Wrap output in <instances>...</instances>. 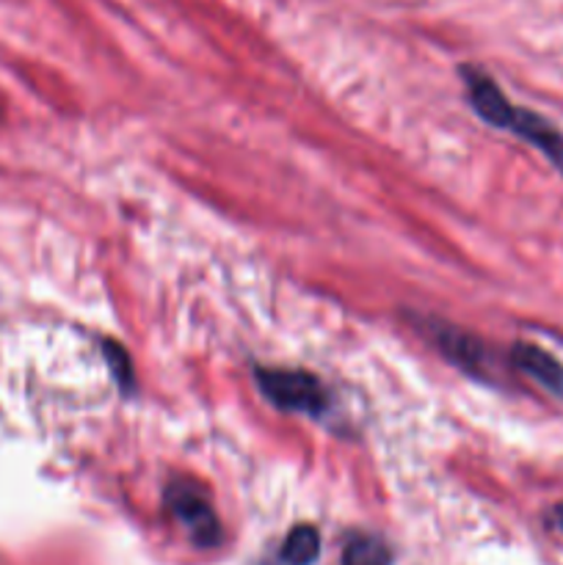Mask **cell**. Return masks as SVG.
Here are the masks:
<instances>
[{"instance_id": "6da1fadb", "label": "cell", "mask_w": 563, "mask_h": 565, "mask_svg": "<svg viewBox=\"0 0 563 565\" xmlns=\"http://www.w3.org/2000/svg\"><path fill=\"white\" fill-rule=\"evenodd\" d=\"M464 86H467V99L472 105L475 114L486 121V125L497 127V130L513 132L517 138L528 141L530 147L539 149L552 166L563 174V132L557 130L552 121L535 110L519 108L511 99L502 94V88L486 75L480 66H461L458 70Z\"/></svg>"}, {"instance_id": "7a4b0ae2", "label": "cell", "mask_w": 563, "mask_h": 565, "mask_svg": "<svg viewBox=\"0 0 563 565\" xmlns=\"http://www.w3.org/2000/svg\"><path fill=\"white\" fill-rule=\"evenodd\" d=\"M254 381H257L265 401L279 412L320 417L329 406L323 384L318 381V375L307 373V370L254 367Z\"/></svg>"}, {"instance_id": "3957f363", "label": "cell", "mask_w": 563, "mask_h": 565, "mask_svg": "<svg viewBox=\"0 0 563 565\" xmlns=\"http://www.w3.org/2000/svg\"><path fill=\"white\" fill-rule=\"evenodd\" d=\"M163 500L171 516L188 530V535H191V541L199 550H213V546L221 544V522L202 486L182 478L171 480L166 486Z\"/></svg>"}, {"instance_id": "277c9868", "label": "cell", "mask_w": 563, "mask_h": 565, "mask_svg": "<svg viewBox=\"0 0 563 565\" xmlns=\"http://www.w3.org/2000/svg\"><path fill=\"white\" fill-rule=\"evenodd\" d=\"M412 323L423 331L425 340L461 373L486 381V345L475 334L464 331L461 326L445 323L439 318H419L412 315Z\"/></svg>"}, {"instance_id": "5b68a950", "label": "cell", "mask_w": 563, "mask_h": 565, "mask_svg": "<svg viewBox=\"0 0 563 565\" xmlns=\"http://www.w3.org/2000/svg\"><path fill=\"white\" fill-rule=\"evenodd\" d=\"M511 364L519 373L528 375L533 384H539L541 390L563 401V362H557L544 348L530 345V342H517L511 351Z\"/></svg>"}, {"instance_id": "8992f818", "label": "cell", "mask_w": 563, "mask_h": 565, "mask_svg": "<svg viewBox=\"0 0 563 565\" xmlns=\"http://www.w3.org/2000/svg\"><path fill=\"white\" fill-rule=\"evenodd\" d=\"M342 565H392V552L379 535L353 533L342 550Z\"/></svg>"}, {"instance_id": "52a82bcc", "label": "cell", "mask_w": 563, "mask_h": 565, "mask_svg": "<svg viewBox=\"0 0 563 565\" xmlns=\"http://www.w3.org/2000/svg\"><path fill=\"white\" fill-rule=\"evenodd\" d=\"M320 555V535L318 530L301 524V527L290 530L282 546V563L285 565H312Z\"/></svg>"}, {"instance_id": "ba28073f", "label": "cell", "mask_w": 563, "mask_h": 565, "mask_svg": "<svg viewBox=\"0 0 563 565\" xmlns=\"http://www.w3.org/2000/svg\"><path fill=\"white\" fill-rule=\"evenodd\" d=\"M103 359L110 367V375L119 384L121 395H132L136 392V370H132V359L127 348H121L116 340H103Z\"/></svg>"}, {"instance_id": "9c48e42d", "label": "cell", "mask_w": 563, "mask_h": 565, "mask_svg": "<svg viewBox=\"0 0 563 565\" xmlns=\"http://www.w3.org/2000/svg\"><path fill=\"white\" fill-rule=\"evenodd\" d=\"M552 522H555V527L563 530V502H561V505L552 508Z\"/></svg>"}]
</instances>
